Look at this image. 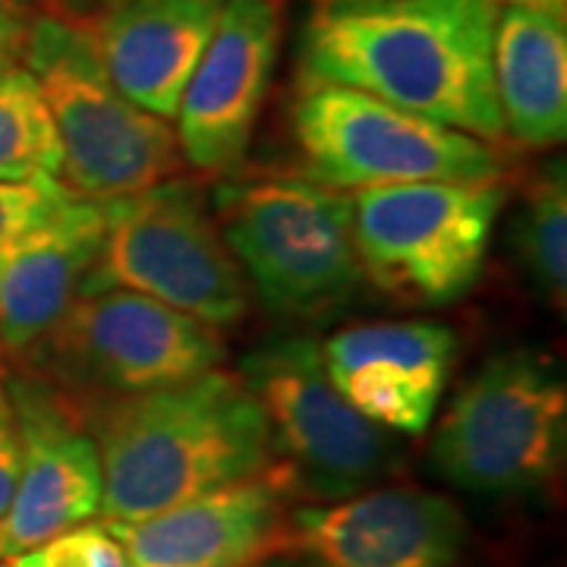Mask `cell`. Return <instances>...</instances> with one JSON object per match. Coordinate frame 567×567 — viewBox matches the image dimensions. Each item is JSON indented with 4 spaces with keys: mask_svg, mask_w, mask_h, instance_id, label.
Instances as JSON below:
<instances>
[{
    "mask_svg": "<svg viewBox=\"0 0 567 567\" xmlns=\"http://www.w3.org/2000/svg\"><path fill=\"white\" fill-rule=\"evenodd\" d=\"M17 480H20V435L13 425V413L3 410L0 413V520L13 502Z\"/></svg>",
    "mask_w": 567,
    "mask_h": 567,
    "instance_id": "cb8c5ba5",
    "label": "cell"
},
{
    "mask_svg": "<svg viewBox=\"0 0 567 567\" xmlns=\"http://www.w3.org/2000/svg\"><path fill=\"white\" fill-rule=\"evenodd\" d=\"M498 3H517V7H539V10H565L567 0H498Z\"/></svg>",
    "mask_w": 567,
    "mask_h": 567,
    "instance_id": "484cf974",
    "label": "cell"
},
{
    "mask_svg": "<svg viewBox=\"0 0 567 567\" xmlns=\"http://www.w3.org/2000/svg\"><path fill=\"white\" fill-rule=\"evenodd\" d=\"M278 548L300 567H461L466 520L425 488H375L287 514Z\"/></svg>",
    "mask_w": 567,
    "mask_h": 567,
    "instance_id": "4fadbf2b",
    "label": "cell"
},
{
    "mask_svg": "<svg viewBox=\"0 0 567 567\" xmlns=\"http://www.w3.org/2000/svg\"><path fill=\"white\" fill-rule=\"evenodd\" d=\"M22 61L58 126L61 181L76 196L117 199L177 174V133L111 82L85 25L61 13L35 17Z\"/></svg>",
    "mask_w": 567,
    "mask_h": 567,
    "instance_id": "277c9868",
    "label": "cell"
},
{
    "mask_svg": "<svg viewBox=\"0 0 567 567\" xmlns=\"http://www.w3.org/2000/svg\"><path fill=\"white\" fill-rule=\"evenodd\" d=\"M117 3H126V0H66V20H76V22H85L92 20V17H99L104 10H111V7H117Z\"/></svg>",
    "mask_w": 567,
    "mask_h": 567,
    "instance_id": "d4e9b609",
    "label": "cell"
},
{
    "mask_svg": "<svg viewBox=\"0 0 567 567\" xmlns=\"http://www.w3.org/2000/svg\"><path fill=\"white\" fill-rule=\"evenodd\" d=\"M10 410V401H7V385H3V375H0V413Z\"/></svg>",
    "mask_w": 567,
    "mask_h": 567,
    "instance_id": "4316f807",
    "label": "cell"
},
{
    "mask_svg": "<svg viewBox=\"0 0 567 567\" xmlns=\"http://www.w3.org/2000/svg\"><path fill=\"white\" fill-rule=\"evenodd\" d=\"M32 10L22 0H0V73L17 66L25 58V44L32 32Z\"/></svg>",
    "mask_w": 567,
    "mask_h": 567,
    "instance_id": "603a6c76",
    "label": "cell"
},
{
    "mask_svg": "<svg viewBox=\"0 0 567 567\" xmlns=\"http://www.w3.org/2000/svg\"><path fill=\"white\" fill-rule=\"evenodd\" d=\"M505 183H398L353 196L365 281L410 306H451L486 268Z\"/></svg>",
    "mask_w": 567,
    "mask_h": 567,
    "instance_id": "9c48e42d",
    "label": "cell"
},
{
    "mask_svg": "<svg viewBox=\"0 0 567 567\" xmlns=\"http://www.w3.org/2000/svg\"><path fill=\"white\" fill-rule=\"evenodd\" d=\"M95 278L227 331L249 312V287L208 212L203 183L167 177L104 199V240Z\"/></svg>",
    "mask_w": 567,
    "mask_h": 567,
    "instance_id": "52a82bcc",
    "label": "cell"
},
{
    "mask_svg": "<svg viewBox=\"0 0 567 567\" xmlns=\"http://www.w3.org/2000/svg\"><path fill=\"white\" fill-rule=\"evenodd\" d=\"M498 0H312L300 44L306 85H344L498 142L492 80Z\"/></svg>",
    "mask_w": 567,
    "mask_h": 567,
    "instance_id": "6da1fadb",
    "label": "cell"
},
{
    "mask_svg": "<svg viewBox=\"0 0 567 567\" xmlns=\"http://www.w3.org/2000/svg\"><path fill=\"white\" fill-rule=\"evenodd\" d=\"M218 13L221 0H126L80 25L123 95L171 121L212 41Z\"/></svg>",
    "mask_w": 567,
    "mask_h": 567,
    "instance_id": "2e32d148",
    "label": "cell"
},
{
    "mask_svg": "<svg viewBox=\"0 0 567 567\" xmlns=\"http://www.w3.org/2000/svg\"><path fill=\"white\" fill-rule=\"evenodd\" d=\"M7 401L20 435V480L0 520V561L102 514L99 447L73 404L39 375L13 379Z\"/></svg>",
    "mask_w": 567,
    "mask_h": 567,
    "instance_id": "8fae6325",
    "label": "cell"
},
{
    "mask_svg": "<svg viewBox=\"0 0 567 567\" xmlns=\"http://www.w3.org/2000/svg\"><path fill=\"white\" fill-rule=\"evenodd\" d=\"M63 148L35 76L25 66L0 73V183L61 181Z\"/></svg>",
    "mask_w": 567,
    "mask_h": 567,
    "instance_id": "ffe728a7",
    "label": "cell"
},
{
    "mask_svg": "<svg viewBox=\"0 0 567 567\" xmlns=\"http://www.w3.org/2000/svg\"><path fill=\"white\" fill-rule=\"evenodd\" d=\"M278 41V0H221L218 25L177 107V145L193 171L230 174L244 164L271 89Z\"/></svg>",
    "mask_w": 567,
    "mask_h": 567,
    "instance_id": "7c38bea8",
    "label": "cell"
},
{
    "mask_svg": "<svg viewBox=\"0 0 567 567\" xmlns=\"http://www.w3.org/2000/svg\"><path fill=\"white\" fill-rule=\"evenodd\" d=\"M567 388L536 350L495 353L461 385L432 435V466L451 486L507 498L555 480L565 461Z\"/></svg>",
    "mask_w": 567,
    "mask_h": 567,
    "instance_id": "8992f818",
    "label": "cell"
},
{
    "mask_svg": "<svg viewBox=\"0 0 567 567\" xmlns=\"http://www.w3.org/2000/svg\"><path fill=\"white\" fill-rule=\"evenodd\" d=\"M3 567H130V561L107 527L82 524L44 546L7 558Z\"/></svg>",
    "mask_w": 567,
    "mask_h": 567,
    "instance_id": "7402d4cb",
    "label": "cell"
},
{
    "mask_svg": "<svg viewBox=\"0 0 567 567\" xmlns=\"http://www.w3.org/2000/svg\"><path fill=\"white\" fill-rule=\"evenodd\" d=\"M44 382L76 413L199 379L224 360L221 331L142 293L92 278L35 350Z\"/></svg>",
    "mask_w": 567,
    "mask_h": 567,
    "instance_id": "5b68a950",
    "label": "cell"
},
{
    "mask_svg": "<svg viewBox=\"0 0 567 567\" xmlns=\"http://www.w3.org/2000/svg\"><path fill=\"white\" fill-rule=\"evenodd\" d=\"M457 353L442 322L347 324L322 347L324 369L344 401L388 432L423 435L435 420Z\"/></svg>",
    "mask_w": 567,
    "mask_h": 567,
    "instance_id": "9a60e30c",
    "label": "cell"
},
{
    "mask_svg": "<svg viewBox=\"0 0 567 567\" xmlns=\"http://www.w3.org/2000/svg\"><path fill=\"white\" fill-rule=\"evenodd\" d=\"M290 473L271 464L230 486L186 498L152 517L104 524L130 567H252L281 546Z\"/></svg>",
    "mask_w": 567,
    "mask_h": 567,
    "instance_id": "5bb4252c",
    "label": "cell"
},
{
    "mask_svg": "<svg viewBox=\"0 0 567 567\" xmlns=\"http://www.w3.org/2000/svg\"><path fill=\"white\" fill-rule=\"evenodd\" d=\"M80 420L99 447L107 524L152 517L275 464L262 406L221 369L85 406Z\"/></svg>",
    "mask_w": 567,
    "mask_h": 567,
    "instance_id": "7a4b0ae2",
    "label": "cell"
},
{
    "mask_svg": "<svg viewBox=\"0 0 567 567\" xmlns=\"http://www.w3.org/2000/svg\"><path fill=\"white\" fill-rule=\"evenodd\" d=\"M104 199L73 196L61 215L0 259V347L25 357L76 303L99 268Z\"/></svg>",
    "mask_w": 567,
    "mask_h": 567,
    "instance_id": "e0dca14e",
    "label": "cell"
},
{
    "mask_svg": "<svg viewBox=\"0 0 567 567\" xmlns=\"http://www.w3.org/2000/svg\"><path fill=\"white\" fill-rule=\"evenodd\" d=\"M303 177L331 189L398 183L502 181L507 158L495 142L372 99L344 85H306L290 111Z\"/></svg>",
    "mask_w": 567,
    "mask_h": 567,
    "instance_id": "ba28073f",
    "label": "cell"
},
{
    "mask_svg": "<svg viewBox=\"0 0 567 567\" xmlns=\"http://www.w3.org/2000/svg\"><path fill=\"white\" fill-rule=\"evenodd\" d=\"M492 80L511 140L527 148L561 145L567 133L565 10L505 3L492 35Z\"/></svg>",
    "mask_w": 567,
    "mask_h": 567,
    "instance_id": "ac0fdd59",
    "label": "cell"
},
{
    "mask_svg": "<svg viewBox=\"0 0 567 567\" xmlns=\"http://www.w3.org/2000/svg\"><path fill=\"white\" fill-rule=\"evenodd\" d=\"M0 567H3V561H0Z\"/></svg>",
    "mask_w": 567,
    "mask_h": 567,
    "instance_id": "83f0119b",
    "label": "cell"
},
{
    "mask_svg": "<svg viewBox=\"0 0 567 567\" xmlns=\"http://www.w3.org/2000/svg\"><path fill=\"white\" fill-rule=\"evenodd\" d=\"M511 244L529 290L561 312L567 293V183L561 162L527 186Z\"/></svg>",
    "mask_w": 567,
    "mask_h": 567,
    "instance_id": "d6986e66",
    "label": "cell"
},
{
    "mask_svg": "<svg viewBox=\"0 0 567 567\" xmlns=\"http://www.w3.org/2000/svg\"><path fill=\"white\" fill-rule=\"evenodd\" d=\"M240 382L262 406L275 464L290 473L297 492L350 498L394 464L391 432L347 404L309 334H278L252 347L240 360Z\"/></svg>",
    "mask_w": 567,
    "mask_h": 567,
    "instance_id": "30bf717a",
    "label": "cell"
},
{
    "mask_svg": "<svg viewBox=\"0 0 567 567\" xmlns=\"http://www.w3.org/2000/svg\"><path fill=\"white\" fill-rule=\"evenodd\" d=\"M215 221L252 297L284 322L324 324L363 297L353 196L309 177H246L215 189Z\"/></svg>",
    "mask_w": 567,
    "mask_h": 567,
    "instance_id": "3957f363",
    "label": "cell"
},
{
    "mask_svg": "<svg viewBox=\"0 0 567 567\" xmlns=\"http://www.w3.org/2000/svg\"><path fill=\"white\" fill-rule=\"evenodd\" d=\"M73 196L63 181L0 183V259L54 221Z\"/></svg>",
    "mask_w": 567,
    "mask_h": 567,
    "instance_id": "44dd1931",
    "label": "cell"
}]
</instances>
